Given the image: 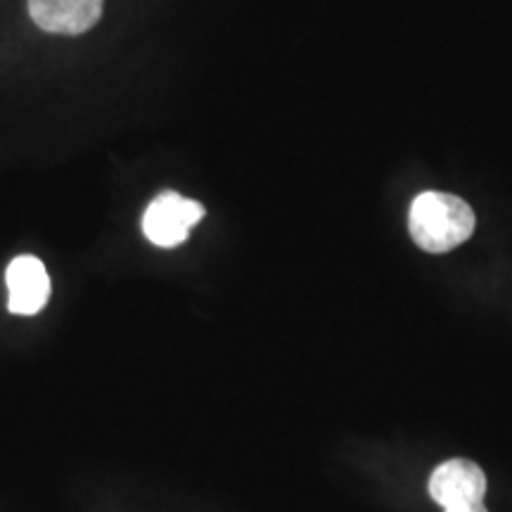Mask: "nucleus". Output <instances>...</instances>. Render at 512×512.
I'll use <instances>...</instances> for the list:
<instances>
[{
	"label": "nucleus",
	"mask_w": 512,
	"mask_h": 512,
	"mask_svg": "<svg viewBox=\"0 0 512 512\" xmlns=\"http://www.w3.org/2000/svg\"><path fill=\"white\" fill-rule=\"evenodd\" d=\"M475 211L448 192H422L415 197L408 228L415 245L432 254H444L463 245L475 233Z\"/></svg>",
	"instance_id": "obj_1"
},
{
	"label": "nucleus",
	"mask_w": 512,
	"mask_h": 512,
	"mask_svg": "<svg viewBox=\"0 0 512 512\" xmlns=\"http://www.w3.org/2000/svg\"><path fill=\"white\" fill-rule=\"evenodd\" d=\"M204 207L178 192H162L143 216L145 238L157 247H178L188 240L190 228L202 221Z\"/></svg>",
	"instance_id": "obj_2"
},
{
	"label": "nucleus",
	"mask_w": 512,
	"mask_h": 512,
	"mask_svg": "<svg viewBox=\"0 0 512 512\" xmlns=\"http://www.w3.org/2000/svg\"><path fill=\"white\" fill-rule=\"evenodd\" d=\"M486 494V475L477 463L467 458H453L441 463L430 477V496L441 508L482 503Z\"/></svg>",
	"instance_id": "obj_3"
},
{
	"label": "nucleus",
	"mask_w": 512,
	"mask_h": 512,
	"mask_svg": "<svg viewBox=\"0 0 512 512\" xmlns=\"http://www.w3.org/2000/svg\"><path fill=\"white\" fill-rule=\"evenodd\" d=\"M105 0H29V15L48 34L79 36L93 29Z\"/></svg>",
	"instance_id": "obj_4"
},
{
	"label": "nucleus",
	"mask_w": 512,
	"mask_h": 512,
	"mask_svg": "<svg viewBox=\"0 0 512 512\" xmlns=\"http://www.w3.org/2000/svg\"><path fill=\"white\" fill-rule=\"evenodd\" d=\"M5 283L10 292L8 309L17 316H36L48 304L50 278L46 266L36 256L12 259L5 273Z\"/></svg>",
	"instance_id": "obj_5"
},
{
	"label": "nucleus",
	"mask_w": 512,
	"mask_h": 512,
	"mask_svg": "<svg viewBox=\"0 0 512 512\" xmlns=\"http://www.w3.org/2000/svg\"><path fill=\"white\" fill-rule=\"evenodd\" d=\"M446 512H489L484 508V503H465V505H453L446 508Z\"/></svg>",
	"instance_id": "obj_6"
}]
</instances>
